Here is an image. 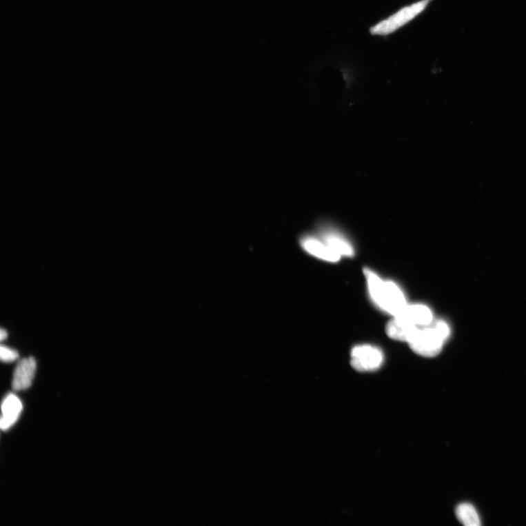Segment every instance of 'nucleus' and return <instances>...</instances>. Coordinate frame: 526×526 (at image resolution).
Segmentation results:
<instances>
[{"instance_id":"f257e3e1","label":"nucleus","mask_w":526,"mask_h":526,"mask_svg":"<svg viewBox=\"0 0 526 526\" xmlns=\"http://www.w3.org/2000/svg\"><path fill=\"white\" fill-rule=\"evenodd\" d=\"M370 296L376 307L396 316L408 305L403 290L392 281H385L369 268L364 269Z\"/></svg>"},{"instance_id":"f8f14e48","label":"nucleus","mask_w":526,"mask_h":526,"mask_svg":"<svg viewBox=\"0 0 526 526\" xmlns=\"http://www.w3.org/2000/svg\"><path fill=\"white\" fill-rule=\"evenodd\" d=\"M0 357H1L2 361L5 363H10L18 359L19 354L13 349L1 345V348H0Z\"/></svg>"},{"instance_id":"f03ea898","label":"nucleus","mask_w":526,"mask_h":526,"mask_svg":"<svg viewBox=\"0 0 526 526\" xmlns=\"http://www.w3.org/2000/svg\"><path fill=\"white\" fill-rule=\"evenodd\" d=\"M449 335L450 329L447 323L434 321L429 325L421 327L409 345L419 356L435 357L441 352Z\"/></svg>"},{"instance_id":"1a4fd4ad","label":"nucleus","mask_w":526,"mask_h":526,"mask_svg":"<svg viewBox=\"0 0 526 526\" xmlns=\"http://www.w3.org/2000/svg\"><path fill=\"white\" fill-rule=\"evenodd\" d=\"M397 316L421 327L429 325L434 321L432 310L423 304H408Z\"/></svg>"},{"instance_id":"39448f33","label":"nucleus","mask_w":526,"mask_h":526,"mask_svg":"<svg viewBox=\"0 0 526 526\" xmlns=\"http://www.w3.org/2000/svg\"><path fill=\"white\" fill-rule=\"evenodd\" d=\"M301 245L310 254L327 262L337 263L341 258V256L330 248L321 238L303 236L301 240Z\"/></svg>"},{"instance_id":"9b49d317","label":"nucleus","mask_w":526,"mask_h":526,"mask_svg":"<svg viewBox=\"0 0 526 526\" xmlns=\"http://www.w3.org/2000/svg\"><path fill=\"white\" fill-rule=\"evenodd\" d=\"M456 516L459 521L467 526H479L481 525V518L474 507L468 503L458 506Z\"/></svg>"},{"instance_id":"9d476101","label":"nucleus","mask_w":526,"mask_h":526,"mask_svg":"<svg viewBox=\"0 0 526 526\" xmlns=\"http://www.w3.org/2000/svg\"><path fill=\"white\" fill-rule=\"evenodd\" d=\"M23 406L20 399L14 394L8 395L3 401L2 418L0 426L3 431H7L18 421Z\"/></svg>"},{"instance_id":"ddd939ff","label":"nucleus","mask_w":526,"mask_h":526,"mask_svg":"<svg viewBox=\"0 0 526 526\" xmlns=\"http://www.w3.org/2000/svg\"><path fill=\"white\" fill-rule=\"evenodd\" d=\"M8 336V334L6 332V330L3 328H1V330H0V338H1V341H4Z\"/></svg>"},{"instance_id":"0eeeda50","label":"nucleus","mask_w":526,"mask_h":526,"mask_svg":"<svg viewBox=\"0 0 526 526\" xmlns=\"http://www.w3.org/2000/svg\"><path fill=\"white\" fill-rule=\"evenodd\" d=\"M421 327L415 325L403 318L394 316L386 326V333L392 339L405 341L407 343L415 337Z\"/></svg>"},{"instance_id":"7ed1b4c3","label":"nucleus","mask_w":526,"mask_h":526,"mask_svg":"<svg viewBox=\"0 0 526 526\" xmlns=\"http://www.w3.org/2000/svg\"><path fill=\"white\" fill-rule=\"evenodd\" d=\"M432 1V0H421V1L402 8L392 16L377 23L376 26L371 28L370 33L378 36H387L394 33L422 14Z\"/></svg>"},{"instance_id":"423d86ee","label":"nucleus","mask_w":526,"mask_h":526,"mask_svg":"<svg viewBox=\"0 0 526 526\" xmlns=\"http://www.w3.org/2000/svg\"><path fill=\"white\" fill-rule=\"evenodd\" d=\"M320 238L340 256H353L354 250L350 241L341 232L330 227H325L321 230Z\"/></svg>"},{"instance_id":"20e7f679","label":"nucleus","mask_w":526,"mask_h":526,"mask_svg":"<svg viewBox=\"0 0 526 526\" xmlns=\"http://www.w3.org/2000/svg\"><path fill=\"white\" fill-rule=\"evenodd\" d=\"M384 361L383 351L375 346L358 345L351 352V365L360 372H374L381 368Z\"/></svg>"},{"instance_id":"6e6552de","label":"nucleus","mask_w":526,"mask_h":526,"mask_svg":"<svg viewBox=\"0 0 526 526\" xmlns=\"http://www.w3.org/2000/svg\"><path fill=\"white\" fill-rule=\"evenodd\" d=\"M36 368V361L32 357L20 361L14 374L12 383L14 390L20 391L28 389L32 385Z\"/></svg>"}]
</instances>
